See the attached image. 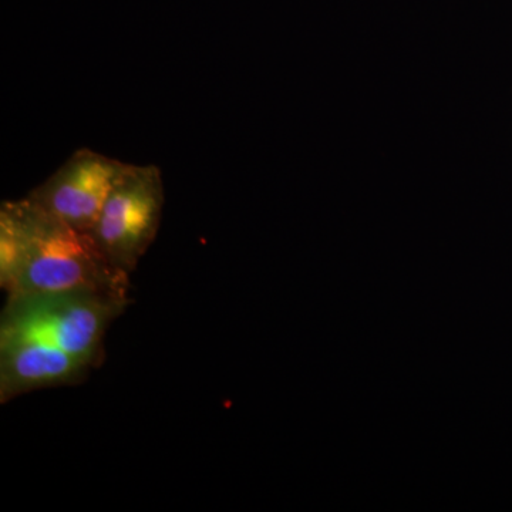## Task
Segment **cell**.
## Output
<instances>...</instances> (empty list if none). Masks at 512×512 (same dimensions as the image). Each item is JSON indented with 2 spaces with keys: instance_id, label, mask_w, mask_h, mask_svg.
<instances>
[{
  "instance_id": "cell-1",
  "label": "cell",
  "mask_w": 512,
  "mask_h": 512,
  "mask_svg": "<svg viewBox=\"0 0 512 512\" xmlns=\"http://www.w3.org/2000/svg\"><path fill=\"white\" fill-rule=\"evenodd\" d=\"M0 285L8 296L72 291L128 293L130 275L93 241L29 197L0 207Z\"/></svg>"
},
{
  "instance_id": "cell-2",
  "label": "cell",
  "mask_w": 512,
  "mask_h": 512,
  "mask_svg": "<svg viewBox=\"0 0 512 512\" xmlns=\"http://www.w3.org/2000/svg\"><path fill=\"white\" fill-rule=\"evenodd\" d=\"M128 293L72 291L8 296L0 335L42 340L94 367L107 329L127 308Z\"/></svg>"
},
{
  "instance_id": "cell-5",
  "label": "cell",
  "mask_w": 512,
  "mask_h": 512,
  "mask_svg": "<svg viewBox=\"0 0 512 512\" xmlns=\"http://www.w3.org/2000/svg\"><path fill=\"white\" fill-rule=\"evenodd\" d=\"M93 367L42 340L0 335V403L33 390L82 382Z\"/></svg>"
},
{
  "instance_id": "cell-3",
  "label": "cell",
  "mask_w": 512,
  "mask_h": 512,
  "mask_svg": "<svg viewBox=\"0 0 512 512\" xmlns=\"http://www.w3.org/2000/svg\"><path fill=\"white\" fill-rule=\"evenodd\" d=\"M165 202L163 174L154 164H126L92 231L114 268L131 272L153 244Z\"/></svg>"
},
{
  "instance_id": "cell-4",
  "label": "cell",
  "mask_w": 512,
  "mask_h": 512,
  "mask_svg": "<svg viewBox=\"0 0 512 512\" xmlns=\"http://www.w3.org/2000/svg\"><path fill=\"white\" fill-rule=\"evenodd\" d=\"M126 164L80 148L28 197L57 220L89 234Z\"/></svg>"
}]
</instances>
